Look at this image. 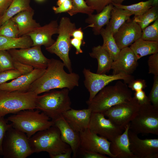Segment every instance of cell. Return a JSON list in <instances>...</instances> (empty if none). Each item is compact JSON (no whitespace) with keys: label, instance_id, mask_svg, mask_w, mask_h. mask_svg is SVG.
<instances>
[{"label":"cell","instance_id":"obj_9","mask_svg":"<svg viewBox=\"0 0 158 158\" xmlns=\"http://www.w3.org/2000/svg\"><path fill=\"white\" fill-rule=\"evenodd\" d=\"M129 129L138 135H158V109L150 102L140 104L136 115L130 123Z\"/></svg>","mask_w":158,"mask_h":158},{"label":"cell","instance_id":"obj_17","mask_svg":"<svg viewBox=\"0 0 158 158\" xmlns=\"http://www.w3.org/2000/svg\"><path fill=\"white\" fill-rule=\"evenodd\" d=\"M138 61L130 47L121 49L117 59L112 63L111 69L113 74L131 75L138 65Z\"/></svg>","mask_w":158,"mask_h":158},{"label":"cell","instance_id":"obj_32","mask_svg":"<svg viewBox=\"0 0 158 158\" xmlns=\"http://www.w3.org/2000/svg\"><path fill=\"white\" fill-rule=\"evenodd\" d=\"M158 19V6H152L142 15L134 16L133 20L142 30Z\"/></svg>","mask_w":158,"mask_h":158},{"label":"cell","instance_id":"obj_53","mask_svg":"<svg viewBox=\"0 0 158 158\" xmlns=\"http://www.w3.org/2000/svg\"><path fill=\"white\" fill-rule=\"evenodd\" d=\"M158 6V0H153L152 6Z\"/></svg>","mask_w":158,"mask_h":158},{"label":"cell","instance_id":"obj_52","mask_svg":"<svg viewBox=\"0 0 158 158\" xmlns=\"http://www.w3.org/2000/svg\"><path fill=\"white\" fill-rule=\"evenodd\" d=\"M66 0H58L56 2L57 6H60L63 2Z\"/></svg>","mask_w":158,"mask_h":158},{"label":"cell","instance_id":"obj_1","mask_svg":"<svg viewBox=\"0 0 158 158\" xmlns=\"http://www.w3.org/2000/svg\"><path fill=\"white\" fill-rule=\"evenodd\" d=\"M61 61L51 58L49 59L44 73L30 85L28 92L37 95L56 89L66 88L69 90L78 86L80 77L74 72L68 73Z\"/></svg>","mask_w":158,"mask_h":158},{"label":"cell","instance_id":"obj_19","mask_svg":"<svg viewBox=\"0 0 158 158\" xmlns=\"http://www.w3.org/2000/svg\"><path fill=\"white\" fill-rule=\"evenodd\" d=\"M46 69H34L30 73L21 75L0 85V90L8 91L28 92L31 85L44 73Z\"/></svg>","mask_w":158,"mask_h":158},{"label":"cell","instance_id":"obj_7","mask_svg":"<svg viewBox=\"0 0 158 158\" xmlns=\"http://www.w3.org/2000/svg\"><path fill=\"white\" fill-rule=\"evenodd\" d=\"M76 29L75 23H72L69 18L62 17L59 24L58 36L56 40L51 46L46 48L47 51L55 54L62 60L70 73L73 71L69 55L72 46L70 37Z\"/></svg>","mask_w":158,"mask_h":158},{"label":"cell","instance_id":"obj_43","mask_svg":"<svg viewBox=\"0 0 158 158\" xmlns=\"http://www.w3.org/2000/svg\"><path fill=\"white\" fill-rule=\"evenodd\" d=\"M128 84V87L135 91L143 90L147 87L145 80L141 79H134V78Z\"/></svg>","mask_w":158,"mask_h":158},{"label":"cell","instance_id":"obj_10","mask_svg":"<svg viewBox=\"0 0 158 158\" xmlns=\"http://www.w3.org/2000/svg\"><path fill=\"white\" fill-rule=\"evenodd\" d=\"M140 104L133 97L129 100L114 105L103 113L111 122L124 130L136 115Z\"/></svg>","mask_w":158,"mask_h":158},{"label":"cell","instance_id":"obj_22","mask_svg":"<svg viewBox=\"0 0 158 158\" xmlns=\"http://www.w3.org/2000/svg\"><path fill=\"white\" fill-rule=\"evenodd\" d=\"M130 123L127 125L124 132L111 141L110 150L116 158H136L130 149L128 133Z\"/></svg>","mask_w":158,"mask_h":158},{"label":"cell","instance_id":"obj_5","mask_svg":"<svg viewBox=\"0 0 158 158\" xmlns=\"http://www.w3.org/2000/svg\"><path fill=\"white\" fill-rule=\"evenodd\" d=\"M69 91L68 89L64 88L38 95L36 101V109L43 112L52 121L55 120L71 108Z\"/></svg>","mask_w":158,"mask_h":158},{"label":"cell","instance_id":"obj_12","mask_svg":"<svg viewBox=\"0 0 158 158\" xmlns=\"http://www.w3.org/2000/svg\"><path fill=\"white\" fill-rule=\"evenodd\" d=\"M79 133L80 145L78 154L83 152H91L116 158L110 150L111 141L92 132L88 128Z\"/></svg>","mask_w":158,"mask_h":158},{"label":"cell","instance_id":"obj_40","mask_svg":"<svg viewBox=\"0 0 158 158\" xmlns=\"http://www.w3.org/2000/svg\"><path fill=\"white\" fill-rule=\"evenodd\" d=\"M148 73L154 75H158V53L152 54L147 61Z\"/></svg>","mask_w":158,"mask_h":158},{"label":"cell","instance_id":"obj_8","mask_svg":"<svg viewBox=\"0 0 158 158\" xmlns=\"http://www.w3.org/2000/svg\"><path fill=\"white\" fill-rule=\"evenodd\" d=\"M2 149L4 158H26L33 153L26 135L12 126L6 132Z\"/></svg>","mask_w":158,"mask_h":158},{"label":"cell","instance_id":"obj_3","mask_svg":"<svg viewBox=\"0 0 158 158\" xmlns=\"http://www.w3.org/2000/svg\"><path fill=\"white\" fill-rule=\"evenodd\" d=\"M36 109L23 110L9 116L6 119L11 122L13 128L25 133L30 138L37 132L54 125V122L48 116Z\"/></svg>","mask_w":158,"mask_h":158},{"label":"cell","instance_id":"obj_11","mask_svg":"<svg viewBox=\"0 0 158 158\" xmlns=\"http://www.w3.org/2000/svg\"><path fill=\"white\" fill-rule=\"evenodd\" d=\"M83 73L85 77L84 85L90 93L89 100L92 99L101 90L114 81L122 80L124 83L128 84L134 78L131 75L123 73L108 75L105 74L95 73L86 68L83 69Z\"/></svg>","mask_w":158,"mask_h":158},{"label":"cell","instance_id":"obj_46","mask_svg":"<svg viewBox=\"0 0 158 158\" xmlns=\"http://www.w3.org/2000/svg\"><path fill=\"white\" fill-rule=\"evenodd\" d=\"M70 43L71 45L73 46L76 49V54H78L83 53V51L81 48V46L82 44L83 45L85 44L84 40L73 38L71 39Z\"/></svg>","mask_w":158,"mask_h":158},{"label":"cell","instance_id":"obj_16","mask_svg":"<svg viewBox=\"0 0 158 158\" xmlns=\"http://www.w3.org/2000/svg\"><path fill=\"white\" fill-rule=\"evenodd\" d=\"M142 30L140 26L130 18L126 21L114 34L116 44L121 49L130 46L141 38Z\"/></svg>","mask_w":158,"mask_h":158},{"label":"cell","instance_id":"obj_2","mask_svg":"<svg viewBox=\"0 0 158 158\" xmlns=\"http://www.w3.org/2000/svg\"><path fill=\"white\" fill-rule=\"evenodd\" d=\"M132 95V92L126 84L118 81L114 85L104 87L86 103L92 112L103 113L114 105L129 100Z\"/></svg>","mask_w":158,"mask_h":158},{"label":"cell","instance_id":"obj_49","mask_svg":"<svg viewBox=\"0 0 158 158\" xmlns=\"http://www.w3.org/2000/svg\"><path fill=\"white\" fill-rule=\"evenodd\" d=\"M71 37L82 40H83V33L81 28L76 29L72 32Z\"/></svg>","mask_w":158,"mask_h":158},{"label":"cell","instance_id":"obj_36","mask_svg":"<svg viewBox=\"0 0 158 158\" xmlns=\"http://www.w3.org/2000/svg\"><path fill=\"white\" fill-rule=\"evenodd\" d=\"M13 59L7 50H0V73L14 69Z\"/></svg>","mask_w":158,"mask_h":158},{"label":"cell","instance_id":"obj_37","mask_svg":"<svg viewBox=\"0 0 158 158\" xmlns=\"http://www.w3.org/2000/svg\"><path fill=\"white\" fill-rule=\"evenodd\" d=\"M148 97L152 104L158 109V75H154L153 86Z\"/></svg>","mask_w":158,"mask_h":158},{"label":"cell","instance_id":"obj_23","mask_svg":"<svg viewBox=\"0 0 158 158\" xmlns=\"http://www.w3.org/2000/svg\"><path fill=\"white\" fill-rule=\"evenodd\" d=\"M34 10L32 7L18 13L11 18L17 24L19 37L27 35L41 26L33 19Z\"/></svg>","mask_w":158,"mask_h":158},{"label":"cell","instance_id":"obj_26","mask_svg":"<svg viewBox=\"0 0 158 158\" xmlns=\"http://www.w3.org/2000/svg\"><path fill=\"white\" fill-rule=\"evenodd\" d=\"M32 40L28 35L17 38L0 35V50L28 48L32 47Z\"/></svg>","mask_w":158,"mask_h":158},{"label":"cell","instance_id":"obj_35","mask_svg":"<svg viewBox=\"0 0 158 158\" xmlns=\"http://www.w3.org/2000/svg\"><path fill=\"white\" fill-rule=\"evenodd\" d=\"M141 38L144 40L158 42V19L142 30Z\"/></svg>","mask_w":158,"mask_h":158},{"label":"cell","instance_id":"obj_54","mask_svg":"<svg viewBox=\"0 0 158 158\" xmlns=\"http://www.w3.org/2000/svg\"><path fill=\"white\" fill-rule=\"evenodd\" d=\"M36 0L38 1L41 2V1H44V0Z\"/></svg>","mask_w":158,"mask_h":158},{"label":"cell","instance_id":"obj_50","mask_svg":"<svg viewBox=\"0 0 158 158\" xmlns=\"http://www.w3.org/2000/svg\"><path fill=\"white\" fill-rule=\"evenodd\" d=\"M72 153V150L71 149L66 152L59 153L50 157L51 158H71Z\"/></svg>","mask_w":158,"mask_h":158},{"label":"cell","instance_id":"obj_4","mask_svg":"<svg viewBox=\"0 0 158 158\" xmlns=\"http://www.w3.org/2000/svg\"><path fill=\"white\" fill-rule=\"evenodd\" d=\"M29 140L33 153L46 152L50 157L71 149L62 140L59 130L54 125L37 132L29 138Z\"/></svg>","mask_w":158,"mask_h":158},{"label":"cell","instance_id":"obj_34","mask_svg":"<svg viewBox=\"0 0 158 158\" xmlns=\"http://www.w3.org/2000/svg\"><path fill=\"white\" fill-rule=\"evenodd\" d=\"M72 8L67 12L72 16L78 13L86 14L88 16L92 14L94 10L88 6L85 0H72Z\"/></svg>","mask_w":158,"mask_h":158},{"label":"cell","instance_id":"obj_33","mask_svg":"<svg viewBox=\"0 0 158 158\" xmlns=\"http://www.w3.org/2000/svg\"><path fill=\"white\" fill-rule=\"evenodd\" d=\"M19 34L17 25L11 18L0 26V35L17 38L19 37Z\"/></svg>","mask_w":158,"mask_h":158},{"label":"cell","instance_id":"obj_15","mask_svg":"<svg viewBox=\"0 0 158 158\" xmlns=\"http://www.w3.org/2000/svg\"><path fill=\"white\" fill-rule=\"evenodd\" d=\"M130 149L136 158H158V139H141L129 130Z\"/></svg>","mask_w":158,"mask_h":158},{"label":"cell","instance_id":"obj_29","mask_svg":"<svg viewBox=\"0 0 158 158\" xmlns=\"http://www.w3.org/2000/svg\"><path fill=\"white\" fill-rule=\"evenodd\" d=\"M133 15L132 12L128 10L114 6L111 12L109 21L111 30L113 35Z\"/></svg>","mask_w":158,"mask_h":158},{"label":"cell","instance_id":"obj_41","mask_svg":"<svg viewBox=\"0 0 158 158\" xmlns=\"http://www.w3.org/2000/svg\"><path fill=\"white\" fill-rule=\"evenodd\" d=\"M8 121L4 117H0V155H2V144L6 132L12 126L11 123H8Z\"/></svg>","mask_w":158,"mask_h":158},{"label":"cell","instance_id":"obj_51","mask_svg":"<svg viewBox=\"0 0 158 158\" xmlns=\"http://www.w3.org/2000/svg\"><path fill=\"white\" fill-rule=\"evenodd\" d=\"M126 0H113L112 2L117 4H122Z\"/></svg>","mask_w":158,"mask_h":158},{"label":"cell","instance_id":"obj_21","mask_svg":"<svg viewBox=\"0 0 158 158\" xmlns=\"http://www.w3.org/2000/svg\"><path fill=\"white\" fill-rule=\"evenodd\" d=\"M54 126L59 130L62 140L69 145L74 158L76 157L80 145L79 133L70 126L62 115L53 121Z\"/></svg>","mask_w":158,"mask_h":158},{"label":"cell","instance_id":"obj_18","mask_svg":"<svg viewBox=\"0 0 158 158\" xmlns=\"http://www.w3.org/2000/svg\"><path fill=\"white\" fill-rule=\"evenodd\" d=\"M59 24L57 20H53L49 23L38 28L27 35L32 42V46L42 45L49 47L55 42L52 37L58 33Z\"/></svg>","mask_w":158,"mask_h":158},{"label":"cell","instance_id":"obj_31","mask_svg":"<svg viewBox=\"0 0 158 158\" xmlns=\"http://www.w3.org/2000/svg\"><path fill=\"white\" fill-rule=\"evenodd\" d=\"M153 0H148L129 5L112 2L114 6L128 10L132 12L134 16L141 15L152 6Z\"/></svg>","mask_w":158,"mask_h":158},{"label":"cell","instance_id":"obj_42","mask_svg":"<svg viewBox=\"0 0 158 158\" xmlns=\"http://www.w3.org/2000/svg\"><path fill=\"white\" fill-rule=\"evenodd\" d=\"M13 64L15 69L20 72L22 75L30 73L34 69L33 67L30 66L22 63L13 59Z\"/></svg>","mask_w":158,"mask_h":158},{"label":"cell","instance_id":"obj_30","mask_svg":"<svg viewBox=\"0 0 158 158\" xmlns=\"http://www.w3.org/2000/svg\"><path fill=\"white\" fill-rule=\"evenodd\" d=\"M30 2V0H13L4 13L0 17V26L18 13L31 8Z\"/></svg>","mask_w":158,"mask_h":158},{"label":"cell","instance_id":"obj_28","mask_svg":"<svg viewBox=\"0 0 158 158\" xmlns=\"http://www.w3.org/2000/svg\"><path fill=\"white\" fill-rule=\"evenodd\" d=\"M106 25L105 28H102L100 32L103 41L102 46L114 61L117 59L121 50L116 44L109 22Z\"/></svg>","mask_w":158,"mask_h":158},{"label":"cell","instance_id":"obj_20","mask_svg":"<svg viewBox=\"0 0 158 158\" xmlns=\"http://www.w3.org/2000/svg\"><path fill=\"white\" fill-rule=\"evenodd\" d=\"M92 113L88 108L78 110L71 108L62 115L72 129L79 133L88 128Z\"/></svg>","mask_w":158,"mask_h":158},{"label":"cell","instance_id":"obj_47","mask_svg":"<svg viewBox=\"0 0 158 158\" xmlns=\"http://www.w3.org/2000/svg\"><path fill=\"white\" fill-rule=\"evenodd\" d=\"M80 153L84 158H108L106 155L91 152H83Z\"/></svg>","mask_w":158,"mask_h":158},{"label":"cell","instance_id":"obj_6","mask_svg":"<svg viewBox=\"0 0 158 158\" xmlns=\"http://www.w3.org/2000/svg\"><path fill=\"white\" fill-rule=\"evenodd\" d=\"M38 95L31 92L0 90V117L28 109H35Z\"/></svg>","mask_w":158,"mask_h":158},{"label":"cell","instance_id":"obj_39","mask_svg":"<svg viewBox=\"0 0 158 158\" xmlns=\"http://www.w3.org/2000/svg\"><path fill=\"white\" fill-rule=\"evenodd\" d=\"M22 75L16 69L7 70L0 73V85L9 80H13Z\"/></svg>","mask_w":158,"mask_h":158},{"label":"cell","instance_id":"obj_48","mask_svg":"<svg viewBox=\"0 0 158 158\" xmlns=\"http://www.w3.org/2000/svg\"><path fill=\"white\" fill-rule=\"evenodd\" d=\"M13 0H0V17L9 7Z\"/></svg>","mask_w":158,"mask_h":158},{"label":"cell","instance_id":"obj_45","mask_svg":"<svg viewBox=\"0 0 158 158\" xmlns=\"http://www.w3.org/2000/svg\"><path fill=\"white\" fill-rule=\"evenodd\" d=\"M134 97L140 104H146L150 102L149 101L148 97L143 90L135 91Z\"/></svg>","mask_w":158,"mask_h":158},{"label":"cell","instance_id":"obj_13","mask_svg":"<svg viewBox=\"0 0 158 158\" xmlns=\"http://www.w3.org/2000/svg\"><path fill=\"white\" fill-rule=\"evenodd\" d=\"M7 51L14 60L30 66L34 69H46L49 59L43 54L41 46Z\"/></svg>","mask_w":158,"mask_h":158},{"label":"cell","instance_id":"obj_44","mask_svg":"<svg viewBox=\"0 0 158 158\" xmlns=\"http://www.w3.org/2000/svg\"><path fill=\"white\" fill-rule=\"evenodd\" d=\"M72 8V0H66L58 7L53 6L52 9L56 14L67 12Z\"/></svg>","mask_w":158,"mask_h":158},{"label":"cell","instance_id":"obj_14","mask_svg":"<svg viewBox=\"0 0 158 158\" xmlns=\"http://www.w3.org/2000/svg\"><path fill=\"white\" fill-rule=\"evenodd\" d=\"M105 117L103 113L92 112L88 128L92 132L112 141L124 130Z\"/></svg>","mask_w":158,"mask_h":158},{"label":"cell","instance_id":"obj_27","mask_svg":"<svg viewBox=\"0 0 158 158\" xmlns=\"http://www.w3.org/2000/svg\"><path fill=\"white\" fill-rule=\"evenodd\" d=\"M130 47L138 60L144 56L158 53V42L145 40L140 38Z\"/></svg>","mask_w":158,"mask_h":158},{"label":"cell","instance_id":"obj_38","mask_svg":"<svg viewBox=\"0 0 158 158\" xmlns=\"http://www.w3.org/2000/svg\"><path fill=\"white\" fill-rule=\"evenodd\" d=\"M87 5L97 13L101 11L107 5L111 3L113 0H85Z\"/></svg>","mask_w":158,"mask_h":158},{"label":"cell","instance_id":"obj_25","mask_svg":"<svg viewBox=\"0 0 158 158\" xmlns=\"http://www.w3.org/2000/svg\"><path fill=\"white\" fill-rule=\"evenodd\" d=\"M90 56L97 61V73L105 74L111 70L113 60L102 45L94 47L89 53Z\"/></svg>","mask_w":158,"mask_h":158},{"label":"cell","instance_id":"obj_24","mask_svg":"<svg viewBox=\"0 0 158 158\" xmlns=\"http://www.w3.org/2000/svg\"><path fill=\"white\" fill-rule=\"evenodd\" d=\"M114 6L111 3L106 6L100 12L89 15L86 19L85 22L88 24L87 27L92 28L94 35H100L102 28L109 23L111 18V12Z\"/></svg>","mask_w":158,"mask_h":158}]
</instances>
